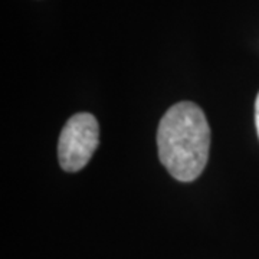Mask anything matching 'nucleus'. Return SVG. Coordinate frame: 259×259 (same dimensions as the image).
Listing matches in <instances>:
<instances>
[{"mask_svg":"<svg viewBox=\"0 0 259 259\" xmlns=\"http://www.w3.org/2000/svg\"><path fill=\"white\" fill-rule=\"evenodd\" d=\"M157 147L160 161L175 179H197L207 163L210 148V127L203 111L187 101L168 108L158 124Z\"/></svg>","mask_w":259,"mask_h":259,"instance_id":"f257e3e1","label":"nucleus"},{"mask_svg":"<svg viewBox=\"0 0 259 259\" xmlns=\"http://www.w3.org/2000/svg\"><path fill=\"white\" fill-rule=\"evenodd\" d=\"M100 143V127L93 114L79 112L72 115L62 128L58 157L65 171L74 173L87 166Z\"/></svg>","mask_w":259,"mask_h":259,"instance_id":"f03ea898","label":"nucleus"},{"mask_svg":"<svg viewBox=\"0 0 259 259\" xmlns=\"http://www.w3.org/2000/svg\"><path fill=\"white\" fill-rule=\"evenodd\" d=\"M255 122H256V130H258L259 136V94L256 97V102H255Z\"/></svg>","mask_w":259,"mask_h":259,"instance_id":"7ed1b4c3","label":"nucleus"}]
</instances>
